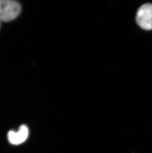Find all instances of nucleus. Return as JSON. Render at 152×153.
<instances>
[{
  "instance_id": "nucleus-1",
  "label": "nucleus",
  "mask_w": 152,
  "mask_h": 153,
  "mask_svg": "<svg viewBox=\"0 0 152 153\" xmlns=\"http://www.w3.org/2000/svg\"><path fill=\"white\" fill-rule=\"evenodd\" d=\"M21 10L20 4L14 0H0V20L9 22L16 19Z\"/></svg>"
},
{
  "instance_id": "nucleus-2",
  "label": "nucleus",
  "mask_w": 152,
  "mask_h": 153,
  "mask_svg": "<svg viewBox=\"0 0 152 153\" xmlns=\"http://www.w3.org/2000/svg\"><path fill=\"white\" fill-rule=\"evenodd\" d=\"M136 20L138 25L145 30L152 29V4H145L137 12Z\"/></svg>"
},
{
  "instance_id": "nucleus-3",
  "label": "nucleus",
  "mask_w": 152,
  "mask_h": 153,
  "mask_svg": "<svg viewBox=\"0 0 152 153\" xmlns=\"http://www.w3.org/2000/svg\"><path fill=\"white\" fill-rule=\"evenodd\" d=\"M29 131L27 126H21L17 132L10 131L7 134L9 141L13 145H19L23 143L27 138Z\"/></svg>"
},
{
  "instance_id": "nucleus-4",
  "label": "nucleus",
  "mask_w": 152,
  "mask_h": 153,
  "mask_svg": "<svg viewBox=\"0 0 152 153\" xmlns=\"http://www.w3.org/2000/svg\"><path fill=\"white\" fill-rule=\"evenodd\" d=\"M1 20H0V25H1Z\"/></svg>"
}]
</instances>
